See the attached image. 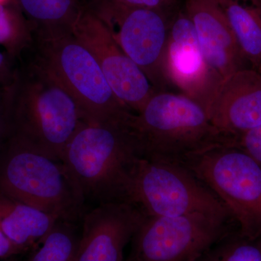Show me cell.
<instances>
[{"instance_id":"6da1fadb","label":"cell","mask_w":261,"mask_h":261,"mask_svg":"<svg viewBox=\"0 0 261 261\" xmlns=\"http://www.w3.org/2000/svg\"><path fill=\"white\" fill-rule=\"evenodd\" d=\"M127 128L140 158L183 165L208 149L236 145L216 128L200 103L171 91L156 92Z\"/></svg>"},{"instance_id":"7a4b0ae2","label":"cell","mask_w":261,"mask_h":261,"mask_svg":"<svg viewBox=\"0 0 261 261\" xmlns=\"http://www.w3.org/2000/svg\"><path fill=\"white\" fill-rule=\"evenodd\" d=\"M11 91L13 135L51 159L63 152L84 121L76 101L34 57L18 62Z\"/></svg>"},{"instance_id":"3957f363","label":"cell","mask_w":261,"mask_h":261,"mask_svg":"<svg viewBox=\"0 0 261 261\" xmlns=\"http://www.w3.org/2000/svg\"><path fill=\"white\" fill-rule=\"evenodd\" d=\"M127 123L83 121L65 147L62 162L85 203L125 202L130 168L138 158Z\"/></svg>"},{"instance_id":"277c9868","label":"cell","mask_w":261,"mask_h":261,"mask_svg":"<svg viewBox=\"0 0 261 261\" xmlns=\"http://www.w3.org/2000/svg\"><path fill=\"white\" fill-rule=\"evenodd\" d=\"M0 193L70 222L87 211L64 163L15 135L0 149Z\"/></svg>"},{"instance_id":"5b68a950","label":"cell","mask_w":261,"mask_h":261,"mask_svg":"<svg viewBox=\"0 0 261 261\" xmlns=\"http://www.w3.org/2000/svg\"><path fill=\"white\" fill-rule=\"evenodd\" d=\"M30 51L73 96L84 121L125 123L134 113L116 97L94 57L73 32L34 35Z\"/></svg>"},{"instance_id":"8992f818","label":"cell","mask_w":261,"mask_h":261,"mask_svg":"<svg viewBox=\"0 0 261 261\" xmlns=\"http://www.w3.org/2000/svg\"><path fill=\"white\" fill-rule=\"evenodd\" d=\"M125 202L147 217L200 213L233 222L214 192L178 163L137 158L130 168Z\"/></svg>"},{"instance_id":"52a82bcc","label":"cell","mask_w":261,"mask_h":261,"mask_svg":"<svg viewBox=\"0 0 261 261\" xmlns=\"http://www.w3.org/2000/svg\"><path fill=\"white\" fill-rule=\"evenodd\" d=\"M226 207L240 234L261 238V166L237 145L218 146L184 163Z\"/></svg>"},{"instance_id":"ba28073f","label":"cell","mask_w":261,"mask_h":261,"mask_svg":"<svg viewBox=\"0 0 261 261\" xmlns=\"http://www.w3.org/2000/svg\"><path fill=\"white\" fill-rule=\"evenodd\" d=\"M89 8L106 24L122 51L140 68L157 92L173 89L166 63L172 15L101 1L94 2Z\"/></svg>"},{"instance_id":"9c48e42d","label":"cell","mask_w":261,"mask_h":261,"mask_svg":"<svg viewBox=\"0 0 261 261\" xmlns=\"http://www.w3.org/2000/svg\"><path fill=\"white\" fill-rule=\"evenodd\" d=\"M232 221L200 213L147 217L132 238L128 261H197L232 230Z\"/></svg>"},{"instance_id":"30bf717a","label":"cell","mask_w":261,"mask_h":261,"mask_svg":"<svg viewBox=\"0 0 261 261\" xmlns=\"http://www.w3.org/2000/svg\"><path fill=\"white\" fill-rule=\"evenodd\" d=\"M72 32L94 57L118 99L134 113L140 112L157 91L122 51L106 24L89 7L82 8Z\"/></svg>"},{"instance_id":"8fae6325","label":"cell","mask_w":261,"mask_h":261,"mask_svg":"<svg viewBox=\"0 0 261 261\" xmlns=\"http://www.w3.org/2000/svg\"><path fill=\"white\" fill-rule=\"evenodd\" d=\"M166 63L173 88L207 109L222 79L207 64L195 27L184 6L178 8L170 20Z\"/></svg>"},{"instance_id":"7c38bea8","label":"cell","mask_w":261,"mask_h":261,"mask_svg":"<svg viewBox=\"0 0 261 261\" xmlns=\"http://www.w3.org/2000/svg\"><path fill=\"white\" fill-rule=\"evenodd\" d=\"M145 217L126 202L99 204L86 211L76 261H125V247Z\"/></svg>"},{"instance_id":"4fadbf2b","label":"cell","mask_w":261,"mask_h":261,"mask_svg":"<svg viewBox=\"0 0 261 261\" xmlns=\"http://www.w3.org/2000/svg\"><path fill=\"white\" fill-rule=\"evenodd\" d=\"M214 126L236 142L261 125V75L253 68L238 70L221 81L207 105Z\"/></svg>"},{"instance_id":"5bb4252c","label":"cell","mask_w":261,"mask_h":261,"mask_svg":"<svg viewBox=\"0 0 261 261\" xmlns=\"http://www.w3.org/2000/svg\"><path fill=\"white\" fill-rule=\"evenodd\" d=\"M184 8L195 27L207 64L222 80L250 68L218 0H185Z\"/></svg>"},{"instance_id":"9a60e30c","label":"cell","mask_w":261,"mask_h":261,"mask_svg":"<svg viewBox=\"0 0 261 261\" xmlns=\"http://www.w3.org/2000/svg\"><path fill=\"white\" fill-rule=\"evenodd\" d=\"M59 220L0 193V229L20 252L36 248Z\"/></svg>"},{"instance_id":"2e32d148","label":"cell","mask_w":261,"mask_h":261,"mask_svg":"<svg viewBox=\"0 0 261 261\" xmlns=\"http://www.w3.org/2000/svg\"><path fill=\"white\" fill-rule=\"evenodd\" d=\"M250 68L261 60V0H218Z\"/></svg>"},{"instance_id":"e0dca14e","label":"cell","mask_w":261,"mask_h":261,"mask_svg":"<svg viewBox=\"0 0 261 261\" xmlns=\"http://www.w3.org/2000/svg\"><path fill=\"white\" fill-rule=\"evenodd\" d=\"M33 35L72 32L82 7L75 0H18Z\"/></svg>"},{"instance_id":"ac0fdd59","label":"cell","mask_w":261,"mask_h":261,"mask_svg":"<svg viewBox=\"0 0 261 261\" xmlns=\"http://www.w3.org/2000/svg\"><path fill=\"white\" fill-rule=\"evenodd\" d=\"M75 224L59 220L29 261H76L81 235Z\"/></svg>"},{"instance_id":"d6986e66","label":"cell","mask_w":261,"mask_h":261,"mask_svg":"<svg viewBox=\"0 0 261 261\" xmlns=\"http://www.w3.org/2000/svg\"><path fill=\"white\" fill-rule=\"evenodd\" d=\"M6 3L0 4V46L18 62L32 47V31L18 10Z\"/></svg>"},{"instance_id":"ffe728a7","label":"cell","mask_w":261,"mask_h":261,"mask_svg":"<svg viewBox=\"0 0 261 261\" xmlns=\"http://www.w3.org/2000/svg\"><path fill=\"white\" fill-rule=\"evenodd\" d=\"M197 261H261V238H246L231 230Z\"/></svg>"},{"instance_id":"44dd1931","label":"cell","mask_w":261,"mask_h":261,"mask_svg":"<svg viewBox=\"0 0 261 261\" xmlns=\"http://www.w3.org/2000/svg\"><path fill=\"white\" fill-rule=\"evenodd\" d=\"M10 87H0V149L13 132Z\"/></svg>"},{"instance_id":"7402d4cb","label":"cell","mask_w":261,"mask_h":261,"mask_svg":"<svg viewBox=\"0 0 261 261\" xmlns=\"http://www.w3.org/2000/svg\"><path fill=\"white\" fill-rule=\"evenodd\" d=\"M130 7L159 10L172 15L180 8L179 0H95Z\"/></svg>"},{"instance_id":"603a6c76","label":"cell","mask_w":261,"mask_h":261,"mask_svg":"<svg viewBox=\"0 0 261 261\" xmlns=\"http://www.w3.org/2000/svg\"><path fill=\"white\" fill-rule=\"evenodd\" d=\"M237 145L261 166V125L240 136L237 141Z\"/></svg>"},{"instance_id":"cb8c5ba5","label":"cell","mask_w":261,"mask_h":261,"mask_svg":"<svg viewBox=\"0 0 261 261\" xmlns=\"http://www.w3.org/2000/svg\"><path fill=\"white\" fill-rule=\"evenodd\" d=\"M18 62L7 54L0 51V87L9 88L14 82Z\"/></svg>"},{"instance_id":"d4e9b609","label":"cell","mask_w":261,"mask_h":261,"mask_svg":"<svg viewBox=\"0 0 261 261\" xmlns=\"http://www.w3.org/2000/svg\"><path fill=\"white\" fill-rule=\"evenodd\" d=\"M21 253L0 229V259H8Z\"/></svg>"},{"instance_id":"484cf974","label":"cell","mask_w":261,"mask_h":261,"mask_svg":"<svg viewBox=\"0 0 261 261\" xmlns=\"http://www.w3.org/2000/svg\"><path fill=\"white\" fill-rule=\"evenodd\" d=\"M256 70H257V71H258L259 73H260V74L261 75V60L260 62V64H259L258 68H257V69Z\"/></svg>"},{"instance_id":"4316f807","label":"cell","mask_w":261,"mask_h":261,"mask_svg":"<svg viewBox=\"0 0 261 261\" xmlns=\"http://www.w3.org/2000/svg\"><path fill=\"white\" fill-rule=\"evenodd\" d=\"M6 2H8V0H0V4H1V3H6Z\"/></svg>"},{"instance_id":"83f0119b","label":"cell","mask_w":261,"mask_h":261,"mask_svg":"<svg viewBox=\"0 0 261 261\" xmlns=\"http://www.w3.org/2000/svg\"><path fill=\"white\" fill-rule=\"evenodd\" d=\"M125 261H128V260H125Z\"/></svg>"}]
</instances>
